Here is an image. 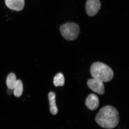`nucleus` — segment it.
<instances>
[{"label":"nucleus","mask_w":129,"mask_h":129,"mask_svg":"<svg viewBox=\"0 0 129 129\" xmlns=\"http://www.w3.org/2000/svg\"><path fill=\"white\" fill-rule=\"evenodd\" d=\"M119 114L117 109L107 106L101 109L97 114L95 120L102 128L111 129L115 128L119 122Z\"/></svg>","instance_id":"nucleus-1"},{"label":"nucleus","mask_w":129,"mask_h":129,"mask_svg":"<svg viewBox=\"0 0 129 129\" xmlns=\"http://www.w3.org/2000/svg\"><path fill=\"white\" fill-rule=\"evenodd\" d=\"M90 73L94 79L103 82L111 81L114 76L112 69L107 64L99 62L94 63L92 64Z\"/></svg>","instance_id":"nucleus-2"},{"label":"nucleus","mask_w":129,"mask_h":129,"mask_svg":"<svg viewBox=\"0 0 129 129\" xmlns=\"http://www.w3.org/2000/svg\"><path fill=\"white\" fill-rule=\"evenodd\" d=\"M61 34L64 39L72 41L76 39L80 32V28L74 22L67 23L60 26Z\"/></svg>","instance_id":"nucleus-3"},{"label":"nucleus","mask_w":129,"mask_h":129,"mask_svg":"<svg viewBox=\"0 0 129 129\" xmlns=\"http://www.w3.org/2000/svg\"><path fill=\"white\" fill-rule=\"evenodd\" d=\"M100 0H87L86 4V11L87 14L90 17L95 16L101 9Z\"/></svg>","instance_id":"nucleus-4"},{"label":"nucleus","mask_w":129,"mask_h":129,"mask_svg":"<svg viewBox=\"0 0 129 129\" xmlns=\"http://www.w3.org/2000/svg\"><path fill=\"white\" fill-rule=\"evenodd\" d=\"M87 85L90 89L100 95L104 94L105 89L103 82L95 79H90L87 82Z\"/></svg>","instance_id":"nucleus-5"},{"label":"nucleus","mask_w":129,"mask_h":129,"mask_svg":"<svg viewBox=\"0 0 129 129\" xmlns=\"http://www.w3.org/2000/svg\"><path fill=\"white\" fill-rule=\"evenodd\" d=\"M5 2L9 9L16 11H22L25 5L24 0H5Z\"/></svg>","instance_id":"nucleus-6"},{"label":"nucleus","mask_w":129,"mask_h":129,"mask_svg":"<svg viewBox=\"0 0 129 129\" xmlns=\"http://www.w3.org/2000/svg\"><path fill=\"white\" fill-rule=\"evenodd\" d=\"M99 103V98L95 94H90L86 99V106L88 109L91 111L96 110L98 108Z\"/></svg>","instance_id":"nucleus-7"},{"label":"nucleus","mask_w":129,"mask_h":129,"mask_svg":"<svg viewBox=\"0 0 129 129\" xmlns=\"http://www.w3.org/2000/svg\"><path fill=\"white\" fill-rule=\"evenodd\" d=\"M49 104L50 107V112L52 114L55 115L57 114L58 110L56 103V95L55 92L51 91L48 95Z\"/></svg>","instance_id":"nucleus-8"},{"label":"nucleus","mask_w":129,"mask_h":129,"mask_svg":"<svg viewBox=\"0 0 129 129\" xmlns=\"http://www.w3.org/2000/svg\"><path fill=\"white\" fill-rule=\"evenodd\" d=\"M17 80L15 74L13 73L9 74L7 76L6 80L7 85L8 89H14Z\"/></svg>","instance_id":"nucleus-9"},{"label":"nucleus","mask_w":129,"mask_h":129,"mask_svg":"<svg viewBox=\"0 0 129 129\" xmlns=\"http://www.w3.org/2000/svg\"><path fill=\"white\" fill-rule=\"evenodd\" d=\"M14 95L17 97L21 96L23 92V85L22 82L20 80H17L16 85L14 89Z\"/></svg>","instance_id":"nucleus-10"},{"label":"nucleus","mask_w":129,"mask_h":129,"mask_svg":"<svg viewBox=\"0 0 129 129\" xmlns=\"http://www.w3.org/2000/svg\"><path fill=\"white\" fill-rule=\"evenodd\" d=\"M53 81V84L56 87L64 85L65 80L63 74L62 73L57 74L54 77Z\"/></svg>","instance_id":"nucleus-11"},{"label":"nucleus","mask_w":129,"mask_h":129,"mask_svg":"<svg viewBox=\"0 0 129 129\" xmlns=\"http://www.w3.org/2000/svg\"><path fill=\"white\" fill-rule=\"evenodd\" d=\"M13 89H8L7 90V94L9 95H11L13 94V91H14V90L13 91Z\"/></svg>","instance_id":"nucleus-12"}]
</instances>
